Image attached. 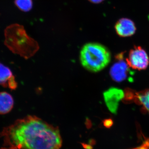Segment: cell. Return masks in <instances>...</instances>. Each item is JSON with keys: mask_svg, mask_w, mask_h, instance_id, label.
Returning a JSON list of instances; mask_svg holds the SVG:
<instances>
[{"mask_svg": "<svg viewBox=\"0 0 149 149\" xmlns=\"http://www.w3.org/2000/svg\"><path fill=\"white\" fill-rule=\"evenodd\" d=\"M89 1L93 3L97 4L102 3L104 0H89Z\"/></svg>", "mask_w": 149, "mask_h": 149, "instance_id": "4fadbf2b", "label": "cell"}, {"mask_svg": "<svg viewBox=\"0 0 149 149\" xmlns=\"http://www.w3.org/2000/svg\"><path fill=\"white\" fill-rule=\"evenodd\" d=\"M126 98L127 100L133 99L135 102L142 106L143 110L149 114V89L137 93L128 90Z\"/></svg>", "mask_w": 149, "mask_h": 149, "instance_id": "9c48e42d", "label": "cell"}, {"mask_svg": "<svg viewBox=\"0 0 149 149\" xmlns=\"http://www.w3.org/2000/svg\"><path fill=\"white\" fill-rule=\"evenodd\" d=\"M15 4L20 10L24 12L31 10L33 6L32 0H15Z\"/></svg>", "mask_w": 149, "mask_h": 149, "instance_id": "8fae6325", "label": "cell"}, {"mask_svg": "<svg viewBox=\"0 0 149 149\" xmlns=\"http://www.w3.org/2000/svg\"><path fill=\"white\" fill-rule=\"evenodd\" d=\"M116 32L120 37H130L136 33V27L135 23L129 19H120L115 25Z\"/></svg>", "mask_w": 149, "mask_h": 149, "instance_id": "52a82bcc", "label": "cell"}, {"mask_svg": "<svg viewBox=\"0 0 149 149\" xmlns=\"http://www.w3.org/2000/svg\"><path fill=\"white\" fill-rule=\"evenodd\" d=\"M104 100L107 107L113 114L117 113L119 102L125 97V93L121 89L111 88L103 93Z\"/></svg>", "mask_w": 149, "mask_h": 149, "instance_id": "8992f818", "label": "cell"}, {"mask_svg": "<svg viewBox=\"0 0 149 149\" xmlns=\"http://www.w3.org/2000/svg\"><path fill=\"white\" fill-rule=\"evenodd\" d=\"M5 44L11 50L16 53L32 54L37 51L38 45L37 42L26 33L22 25L18 24H10L4 31Z\"/></svg>", "mask_w": 149, "mask_h": 149, "instance_id": "7a4b0ae2", "label": "cell"}, {"mask_svg": "<svg viewBox=\"0 0 149 149\" xmlns=\"http://www.w3.org/2000/svg\"><path fill=\"white\" fill-rule=\"evenodd\" d=\"M13 106V99L10 94L6 92L0 93V114L8 113Z\"/></svg>", "mask_w": 149, "mask_h": 149, "instance_id": "30bf717a", "label": "cell"}, {"mask_svg": "<svg viewBox=\"0 0 149 149\" xmlns=\"http://www.w3.org/2000/svg\"><path fill=\"white\" fill-rule=\"evenodd\" d=\"M1 149H60L62 138L57 127L28 116L16 120L0 133Z\"/></svg>", "mask_w": 149, "mask_h": 149, "instance_id": "6da1fadb", "label": "cell"}, {"mask_svg": "<svg viewBox=\"0 0 149 149\" xmlns=\"http://www.w3.org/2000/svg\"><path fill=\"white\" fill-rule=\"evenodd\" d=\"M104 125L105 127L110 128L113 125V121L111 119H106L104 120Z\"/></svg>", "mask_w": 149, "mask_h": 149, "instance_id": "7c38bea8", "label": "cell"}, {"mask_svg": "<svg viewBox=\"0 0 149 149\" xmlns=\"http://www.w3.org/2000/svg\"><path fill=\"white\" fill-rule=\"evenodd\" d=\"M124 56L123 53L117 54L116 56L115 62L110 70V75L112 79L117 83L125 81L130 74V66Z\"/></svg>", "mask_w": 149, "mask_h": 149, "instance_id": "277c9868", "label": "cell"}, {"mask_svg": "<svg viewBox=\"0 0 149 149\" xmlns=\"http://www.w3.org/2000/svg\"><path fill=\"white\" fill-rule=\"evenodd\" d=\"M0 85L4 88L15 90L17 83L10 68L0 63Z\"/></svg>", "mask_w": 149, "mask_h": 149, "instance_id": "ba28073f", "label": "cell"}, {"mask_svg": "<svg viewBox=\"0 0 149 149\" xmlns=\"http://www.w3.org/2000/svg\"><path fill=\"white\" fill-rule=\"evenodd\" d=\"M83 147L86 149H92V147L89 145H86V144H83Z\"/></svg>", "mask_w": 149, "mask_h": 149, "instance_id": "5bb4252c", "label": "cell"}, {"mask_svg": "<svg viewBox=\"0 0 149 149\" xmlns=\"http://www.w3.org/2000/svg\"><path fill=\"white\" fill-rule=\"evenodd\" d=\"M126 61L130 68L138 70L146 69L149 64L148 54L140 46L135 47L130 51Z\"/></svg>", "mask_w": 149, "mask_h": 149, "instance_id": "5b68a950", "label": "cell"}, {"mask_svg": "<svg viewBox=\"0 0 149 149\" xmlns=\"http://www.w3.org/2000/svg\"><path fill=\"white\" fill-rule=\"evenodd\" d=\"M111 55L108 49L97 43L84 45L80 53V61L83 67L92 72H98L109 64Z\"/></svg>", "mask_w": 149, "mask_h": 149, "instance_id": "3957f363", "label": "cell"}]
</instances>
